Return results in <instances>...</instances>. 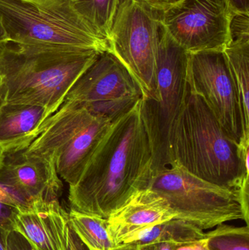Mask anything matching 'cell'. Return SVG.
I'll use <instances>...</instances> for the list:
<instances>
[{
	"label": "cell",
	"mask_w": 249,
	"mask_h": 250,
	"mask_svg": "<svg viewBox=\"0 0 249 250\" xmlns=\"http://www.w3.org/2000/svg\"><path fill=\"white\" fill-rule=\"evenodd\" d=\"M184 244L172 242H155L137 245V250H176Z\"/></svg>",
	"instance_id": "25"
},
{
	"label": "cell",
	"mask_w": 249,
	"mask_h": 250,
	"mask_svg": "<svg viewBox=\"0 0 249 250\" xmlns=\"http://www.w3.org/2000/svg\"><path fill=\"white\" fill-rule=\"evenodd\" d=\"M141 98L140 97H125L82 104L92 114L113 123L131 111Z\"/></svg>",
	"instance_id": "21"
},
{
	"label": "cell",
	"mask_w": 249,
	"mask_h": 250,
	"mask_svg": "<svg viewBox=\"0 0 249 250\" xmlns=\"http://www.w3.org/2000/svg\"><path fill=\"white\" fill-rule=\"evenodd\" d=\"M125 97L143 98V93L124 64L106 51L99 54L77 79L65 101L92 104Z\"/></svg>",
	"instance_id": "12"
},
{
	"label": "cell",
	"mask_w": 249,
	"mask_h": 250,
	"mask_svg": "<svg viewBox=\"0 0 249 250\" xmlns=\"http://www.w3.org/2000/svg\"><path fill=\"white\" fill-rule=\"evenodd\" d=\"M7 41H9L7 33H6L5 30H4V27H3L2 23H1V21H0V44Z\"/></svg>",
	"instance_id": "31"
},
{
	"label": "cell",
	"mask_w": 249,
	"mask_h": 250,
	"mask_svg": "<svg viewBox=\"0 0 249 250\" xmlns=\"http://www.w3.org/2000/svg\"><path fill=\"white\" fill-rule=\"evenodd\" d=\"M101 53L7 41L0 44V105L43 107L54 114Z\"/></svg>",
	"instance_id": "2"
},
{
	"label": "cell",
	"mask_w": 249,
	"mask_h": 250,
	"mask_svg": "<svg viewBox=\"0 0 249 250\" xmlns=\"http://www.w3.org/2000/svg\"><path fill=\"white\" fill-rule=\"evenodd\" d=\"M168 151L170 165L177 163L214 185L238 190L249 178V171L244 169L238 154V144L203 100L190 90L171 128Z\"/></svg>",
	"instance_id": "3"
},
{
	"label": "cell",
	"mask_w": 249,
	"mask_h": 250,
	"mask_svg": "<svg viewBox=\"0 0 249 250\" xmlns=\"http://www.w3.org/2000/svg\"><path fill=\"white\" fill-rule=\"evenodd\" d=\"M0 21L9 41L14 42L75 47L99 53L108 49V43L91 30L68 0H0Z\"/></svg>",
	"instance_id": "5"
},
{
	"label": "cell",
	"mask_w": 249,
	"mask_h": 250,
	"mask_svg": "<svg viewBox=\"0 0 249 250\" xmlns=\"http://www.w3.org/2000/svg\"><path fill=\"white\" fill-rule=\"evenodd\" d=\"M233 14L249 13V0H225Z\"/></svg>",
	"instance_id": "26"
},
{
	"label": "cell",
	"mask_w": 249,
	"mask_h": 250,
	"mask_svg": "<svg viewBox=\"0 0 249 250\" xmlns=\"http://www.w3.org/2000/svg\"><path fill=\"white\" fill-rule=\"evenodd\" d=\"M140 101L111 124L80 179L70 187L72 211L107 219L133 194L149 188L153 154Z\"/></svg>",
	"instance_id": "1"
},
{
	"label": "cell",
	"mask_w": 249,
	"mask_h": 250,
	"mask_svg": "<svg viewBox=\"0 0 249 250\" xmlns=\"http://www.w3.org/2000/svg\"><path fill=\"white\" fill-rule=\"evenodd\" d=\"M176 250H209L208 248L206 236L201 240L196 241L191 243L184 244Z\"/></svg>",
	"instance_id": "27"
},
{
	"label": "cell",
	"mask_w": 249,
	"mask_h": 250,
	"mask_svg": "<svg viewBox=\"0 0 249 250\" xmlns=\"http://www.w3.org/2000/svg\"><path fill=\"white\" fill-rule=\"evenodd\" d=\"M69 225L89 250H112L115 248L108 231L107 219L70 210Z\"/></svg>",
	"instance_id": "19"
},
{
	"label": "cell",
	"mask_w": 249,
	"mask_h": 250,
	"mask_svg": "<svg viewBox=\"0 0 249 250\" xmlns=\"http://www.w3.org/2000/svg\"><path fill=\"white\" fill-rule=\"evenodd\" d=\"M112 250H137V246L133 244L118 245V246H115Z\"/></svg>",
	"instance_id": "30"
},
{
	"label": "cell",
	"mask_w": 249,
	"mask_h": 250,
	"mask_svg": "<svg viewBox=\"0 0 249 250\" xmlns=\"http://www.w3.org/2000/svg\"><path fill=\"white\" fill-rule=\"evenodd\" d=\"M188 54L162 26L156 89L152 98L140 101V114L152 146L153 175L170 165V133L188 95Z\"/></svg>",
	"instance_id": "6"
},
{
	"label": "cell",
	"mask_w": 249,
	"mask_h": 250,
	"mask_svg": "<svg viewBox=\"0 0 249 250\" xmlns=\"http://www.w3.org/2000/svg\"><path fill=\"white\" fill-rule=\"evenodd\" d=\"M176 218L166 200L152 189L133 194L107 218L108 231L115 245L128 233Z\"/></svg>",
	"instance_id": "13"
},
{
	"label": "cell",
	"mask_w": 249,
	"mask_h": 250,
	"mask_svg": "<svg viewBox=\"0 0 249 250\" xmlns=\"http://www.w3.org/2000/svg\"><path fill=\"white\" fill-rule=\"evenodd\" d=\"M209 250H249V228L224 224L206 233Z\"/></svg>",
	"instance_id": "20"
},
{
	"label": "cell",
	"mask_w": 249,
	"mask_h": 250,
	"mask_svg": "<svg viewBox=\"0 0 249 250\" xmlns=\"http://www.w3.org/2000/svg\"><path fill=\"white\" fill-rule=\"evenodd\" d=\"M162 29L158 0H119L108 39V51L128 70L143 98L156 89V62Z\"/></svg>",
	"instance_id": "7"
},
{
	"label": "cell",
	"mask_w": 249,
	"mask_h": 250,
	"mask_svg": "<svg viewBox=\"0 0 249 250\" xmlns=\"http://www.w3.org/2000/svg\"><path fill=\"white\" fill-rule=\"evenodd\" d=\"M111 124L80 103L64 101L42 123L38 136L24 150L51 159L58 176L73 186Z\"/></svg>",
	"instance_id": "4"
},
{
	"label": "cell",
	"mask_w": 249,
	"mask_h": 250,
	"mask_svg": "<svg viewBox=\"0 0 249 250\" xmlns=\"http://www.w3.org/2000/svg\"><path fill=\"white\" fill-rule=\"evenodd\" d=\"M10 230L0 229V250H7V237Z\"/></svg>",
	"instance_id": "28"
},
{
	"label": "cell",
	"mask_w": 249,
	"mask_h": 250,
	"mask_svg": "<svg viewBox=\"0 0 249 250\" xmlns=\"http://www.w3.org/2000/svg\"><path fill=\"white\" fill-rule=\"evenodd\" d=\"M119 0H68L73 10L91 30L108 43Z\"/></svg>",
	"instance_id": "18"
},
{
	"label": "cell",
	"mask_w": 249,
	"mask_h": 250,
	"mask_svg": "<svg viewBox=\"0 0 249 250\" xmlns=\"http://www.w3.org/2000/svg\"><path fill=\"white\" fill-rule=\"evenodd\" d=\"M0 187L23 208L58 200L62 183L51 159L23 149L5 154Z\"/></svg>",
	"instance_id": "11"
},
{
	"label": "cell",
	"mask_w": 249,
	"mask_h": 250,
	"mask_svg": "<svg viewBox=\"0 0 249 250\" xmlns=\"http://www.w3.org/2000/svg\"><path fill=\"white\" fill-rule=\"evenodd\" d=\"M4 156H5V154H4V151H3L0 148V167H1V165H2Z\"/></svg>",
	"instance_id": "33"
},
{
	"label": "cell",
	"mask_w": 249,
	"mask_h": 250,
	"mask_svg": "<svg viewBox=\"0 0 249 250\" xmlns=\"http://www.w3.org/2000/svg\"><path fill=\"white\" fill-rule=\"evenodd\" d=\"M7 250H35L30 242L20 232L12 230L7 237Z\"/></svg>",
	"instance_id": "23"
},
{
	"label": "cell",
	"mask_w": 249,
	"mask_h": 250,
	"mask_svg": "<svg viewBox=\"0 0 249 250\" xmlns=\"http://www.w3.org/2000/svg\"><path fill=\"white\" fill-rule=\"evenodd\" d=\"M0 201L3 202L7 203V204H13V205L19 207V206L16 204V201L0 187Z\"/></svg>",
	"instance_id": "29"
},
{
	"label": "cell",
	"mask_w": 249,
	"mask_h": 250,
	"mask_svg": "<svg viewBox=\"0 0 249 250\" xmlns=\"http://www.w3.org/2000/svg\"><path fill=\"white\" fill-rule=\"evenodd\" d=\"M19 208L13 204L0 201V229L13 230V223Z\"/></svg>",
	"instance_id": "22"
},
{
	"label": "cell",
	"mask_w": 249,
	"mask_h": 250,
	"mask_svg": "<svg viewBox=\"0 0 249 250\" xmlns=\"http://www.w3.org/2000/svg\"><path fill=\"white\" fill-rule=\"evenodd\" d=\"M159 4L162 27L188 54L223 51L230 42L234 14L225 0H183L171 6L159 1Z\"/></svg>",
	"instance_id": "9"
},
{
	"label": "cell",
	"mask_w": 249,
	"mask_h": 250,
	"mask_svg": "<svg viewBox=\"0 0 249 250\" xmlns=\"http://www.w3.org/2000/svg\"><path fill=\"white\" fill-rule=\"evenodd\" d=\"M149 189L163 197L176 218L206 230L242 220L238 191L211 183L175 163L155 173Z\"/></svg>",
	"instance_id": "8"
},
{
	"label": "cell",
	"mask_w": 249,
	"mask_h": 250,
	"mask_svg": "<svg viewBox=\"0 0 249 250\" xmlns=\"http://www.w3.org/2000/svg\"><path fill=\"white\" fill-rule=\"evenodd\" d=\"M223 51L235 83L241 107L244 126V137L241 141H249V35L232 38Z\"/></svg>",
	"instance_id": "17"
},
{
	"label": "cell",
	"mask_w": 249,
	"mask_h": 250,
	"mask_svg": "<svg viewBox=\"0 0 249 250\" xmlns=\"http://www.w3.org/2000/svg\"><path fill=\"white\" fill-rule=\"evenodd\" d=\"M159 1L167 6L174 5L181 2L183 0H159Z\"/></svg>",
	"instance_id": "32"
},
{
	"label": "cell",
	"mask_w": 249,
	"mask_h": 250,
	"mask_svg": "<svg viewBox=\"0 0 249 250\" xmlns=\"http://www.w3.org/2000/svg\"><path fill=\"white\" fill-rule=\"evenodd\" d=\"M64 239H65L66 250H89L70 227L69 222H67L65 226Z\"/></svg>",
	"instance_id": "24"
},
{
	"label": "cell",
	"mask_w": 249,
	"mask_h": 250,
	"mask_svg": "<svg viewBox=\"0 0 249 250\" xmlns=\"http://www.w3.org/2000/svg\"><path fill=\"white\" fill-rule=\"evenodd\" d=\"M187 83L200 97L228 135L237 144L244 137L238 93L224 51L188 54Z\"/></svg>",
	"instance_id": "10"
},
{
	"label": "cell",
	"mask_w": 249,
	"mask_h": 250,
	"mask_svg": "<svg viewBox=\"0 0 249 250\" xmlns=\"http://www.w3.org/2000/svg\"><path fill=\"white\" fill-rule=\"evenodd\" d=\"M41 2H55V1H61V0H37Z\"/></svg>",
	"instance_id": "34"
},
{
	"label": "cell",
	"mask_w": 249,
	"mask_h": 250,
	"mask_svg": "<svg viewBox=\"0 0 249 250\" xmlns=\"http://www.w3.org/2000/svg\"><path fill=\"white\" fill-rule=\"evenodd\" d=\"M51 115L49 110L37 105H0V148L4 154L24 149L38 136L41 125Z\"/></svg>",
	"instance_id": "14"
},
{
	"label": "cell",
	"mask_w": 249,
	"mask_h": 250,
	"mask_svg": "<svg viewBox=\"0 0 249 250\" xmlns=\"http://www.w3.org/2000/svg\"><path fill=\"white\" fill-rule=\"evenodd\" d=\"M206 232L191 223L178 219L154 225L133 233H128L115 242V246L122 245H140L155 242H172L179 244L191 243L201 240Z\"/></svg>",
	"instance_id": "16"
},
{
	"label": "cell",
	"mask_w": 249,
	"mask_h": 250,
	"mask_svg": "<svg viewBox=\"0 0 249 250\" xmlns=\"http://www.w3.org/2000/svg\"><path fill=\"white\" fill-rule=\"evenodd\" d=\"M52 201L36 203L28 208H19L15 216L13 230L23 234L35 250H56L51 214Z\"/></svg>",
	"instance_id": "15"
}]
</instances>
